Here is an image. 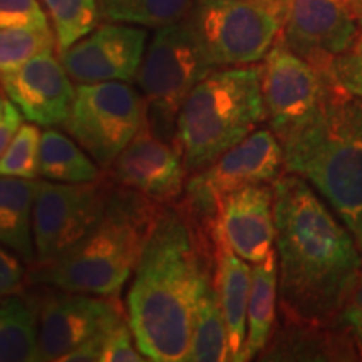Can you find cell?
<instances>
[{
  "label": "cell",
  "instance_id": "obj_36",
  "mask_svg": "<svg viewBox=\"0 0 362 362\" xmlns=\"http://www.w3.org/2000/svg\"><path fill=\"white\" fill-rule=\"evenodd\" d=\"M6 99H4V96H2V93H0V117L4 116V111H6Z\"/></svg>",
  "mask_w": 362,
  "mask_h": 362
},
{
  "label": "cell",
  "instance_id": "obj_9",
  "mask_svg": "<svg viewBox=\"0 0 362 362\" xmlns=\"http://www.w3.org/2000/svg\"><path fill=\"white\" fill-rule=\"evenodd\" d=\"M282 171L284 153L277 136L270 128L257 129L205 170L189 176L178 202L211 232L221 198L250 185L274 183Z\"/></svg>",
  "mask_w": 362,
  "mask_h": 362
},
{
  "label": "cell",
  "instance_id": "obj_29",
  "mask_svg": "<svg viewBox=\"0 0 362 362\" xmlns=\"http://www.w3.org/2000/svg\"><path fill=\"white\" fill-rule=\"evenodd\" d=\"M103 362H141L148 361L136 346L133 330L126 317L119 319L104 334Z\"/></svg>",
  "mask_w": 362,
  "mask_h": 362
},
{
  "label": "cell",
  "instance_id": "obj_8",
  "mask_svg": "<svg viewBox=\"0 0 362 362\" xmlns=\"http://www.w3.org/2000/svg\"><path fill=\"white\" fill-rule=\"evenodd\" d=\"M144 121V98L123 81L79 84L64 128L72 139L110 170Z\"/></svg>",
  "mask_w": 362,
  "mask_h": 362
},
{
  "label": "cell",
  "instance_id": "obj_4",
  "mask_svg": "<svg viewBox=\"0 0 362 362\" xmlns=\"http://www.w3.org/2000/svg\"><path fill=\"white\" fill-rule=\"evenodd\" d=\"M279 143L285 173L314 185L357 240L362 232V98L341 86L305 124Z\"/></svg>",
  "mask_w": 362,
  "mask_h": 362
},
{
  "label": "cell",
  "instance_id": "obj_33",
  "mask_svg": "<svg viewBox=\"0 0 362 362\" xmlns=\"http://www.w3.org/2000/svg\"><path fill=\"white\" fill-rule=\"evenodd\" d=\"M342 322L354 332L362 349V274L342 312Z\"/></svg>",
  "mask_w": 362,
  "mask_h": 362
},
{
  "label": "cell",
  "instance_id": "obj_21",
  "mask_svg": "<svg viewBox=\"0 0 362 362\" xmlns=\"http://www.w3.org/2000/svg\"><path fill=\"white\" fill-rule=\"evenodd\" d=\"M279 298L277 252L272 250L264 260L253 264L252 288L247 310V339L242 361L257 357L272 337L275 322V307Z\"/></svg>",
  "mask_w": 362,
  "mask_h": 362
},
{
  "label": "cell",
  "instance_id": "obj_15",
  "mask_svg": "<svg viewBox=\"0 0 362 362\" xmlns=\"http://www.w3.org/2000/svg\"><path fill=\"white\" fill-rule=\"evenodd\" d=\"M106 171L117 187L161 205H171L183 197L188 176L178 144L156 136L146 121Z\"/></svg>",
  "mask_w": 362,
  "mask_h": 362
},
{
  "label": "cell",
  "instance_id": "obj_23",
  "mask_svg": "<svg viewBox=\"0 0 362 362\" xmlns=\"http://www.w3.org/2000/svg\"><path fill=\"white\" fill-rule=\"evenodd\" d=\"M37 361V312L21 293L0 298V362Z\"/></svg>",
  "mask_w": 362,
  "mask_h": 362
},
{
  "label": "cell",
  "instance_id": "obj_11",
  "mask_svg": "<svg viewBox=\"0 0 362 362\" xmlns=\"http://www.w3.org/2000/svg\"><path fill=\"white\" fill-rule=\"evenodd\" d=\"M337 88L336 76L315 69L284 42L275 40L262 64V94L270 129L284 139L305 124Z\"/></svg>",
  "mask_w": 362,
  "mask_h": 362
},
{
  "label": "cell",
  "instance_id": "obj_39",
  "mask_svg": "<svg viewBox=\"0 0 362 362\" xmlns=\"http://www.w3.org/2000/svg\"><path fill=\"white\" fill-rule=\"evenodd\" d=\"M255 2H280V0H255Z\"/></svg>",
  "mask_w": 362,
  "mask_h": 362
},
{
  "label": "cell",
  "instance_id": "obj_26",
  "mask_svg": "<svg viewBox=\"0 0 362 362\" xmlns=\"http://www.w3.org/2000/svg\"><path fill=\"white\" fill-rule=\"evenodd\" d=\"M57 40V52L88 35L98 25L99 0H40Z\"/></svg>",
  "mask_w": 362,
  "mask_h": 362
},
{
  "label": "cell",
  "instance_id": "obj_7",
  "mask_svg": "<svg viewBox=\"0 0 362 362\" xmlns=\"http://www.w3.org/2000/svg\"><path fill=\"white\" fill-rule=\"evenodd\" d=\"M285 0H197L189 21L214 69L257 64L279 39Z\"/></svg>",
  "mask_w": 362,
  "mask_h": 362
},
{
  "label": "cell",
  "instance_id": "obj_25",
  "mask_svg": "<svg viewBox=\"0 0 362 362\" xmlns=\"http://www.w3.org/2000/svg\"><path fill=\"white\" fill-rule=\"evenodd\" d=\"M197 0H99V16L106 22H121L148 29L187 19Z\"/></svg>",
  "mask_w": 362,
  "mask_h": 362
},
{
  "label": "cell",
  "instance_id": "obj_31",
  "mask_svg": "<svg viewBox=\"0 0 362 362\" xmlns=\"http://www.w3.org/2000/svg\"><path fill=\"white\" fill-rule=\"evenodd\" d=\"M334 72L342 88L362 98V30L357 42L337 59Z\"/></svg>",
  "mask_w": 362,
  "mask_h": 362
},
{
  "label": "cell",
  "instance_id": "obj_3",
  "mask_svg": "<svg viewBox=\"0 0 362 362\" xmlns=\"http://www.w3.org/2000/svg\"><path fill=\"white\" fill-rule=\"evenodd\" d=\"M163 206L115 185L96 226L52 264L34 267L27 280L37 287L116 297L133 277Z\"/></svg>",
  "mask_w": 362,
  "mask_h": 362
},
{
  "label": "cell",
  "instance_id": "obj_24",
  "mask_svg": "<svg viewBox=\"0 0 362 362\" xmlns=\"http://www.w3.org/2000/svg\"><path fill=\"white\" fill-rule=\"evenodd\" d=\"M185 362L230 361V339L215 287L203 293L194 317L192 342Z\"/></svg>",
  "mask_w": 362,
  "mask_h": 362
},
{
  "label": "cell",
  "instance_id": "obj_14",
  "mask_svg": "<svg viewBox=\"0 0 362 362\" xmlns=\"http://www.w3.org/2000/svg\"><path fill=\"white\" fill-rule=\"evenodd\" d=\"M148 47L146 27L104 22L59 52L62 66L78 84L136 79Z\"/></svg>",
  "mask_w": 362,
  "mask_h": 362
},
{
  "label": "cell",
  "instance_id": "obj_20",
  "mask_svg": "<svg viewBox=\"0 0 362 362\" xmlns=\"http://www.w3.org/2000/svg\"><path fill=\"white\" fill-rule=\"evenodd\" d=\"M40 181L0 176V245L35 264L33 215Z\"/></svg>",
  "mask_w": 362,
  "mask_h": 362
},
{
  "label": "cell",
  "instance_id": "obj_6",
  "mask_svg": "<svg viewBox=\"0 0 362 362\" xmlns=\"http://www.w3.org/2000/svg\"><path fill=\"white\" fill-rule=\"evenodd\" d=\"M136 84L144 98V121L156 136L176 143V119L188 93L214 71L189 21L155 29Z\"/></svg>",
  "mask_w": 362,
  "mask_h": 362
},
{
  "label": "cell",
  "instance_id": "obj_32",
  "mask_svg": "<svg viewBox=\"0 0 362 362\" xmlns=\"http://www.w3.org/2000/svg\"><path fill=\"white\" fill-rule=\"evenodd\" d=\"M25 262L16 252L0 247V298L22 292L27 280Z\"/></svg>",
  "mask_w": 362,
  "mask_h": 362
},
{
  "label": "cell",
  "instance_id": "obj_1",
  "mask_svg": "<svg viewBox=\"0 0 362 362\" xmlns=\"http://www.w3.org/2000/svg\"><path fill=\"white\" fill-rule=\"evenodd\" d=\"M279 305L293 324L342 322L362 255L351 230L334 218L309 181L282 175L274 181Z\"/></svg>",
  "mask_w": 362,
  "mask_h": 362
},
{
  "label": "cell",
  "instance_id": "obj_22",
  "mask_svg": "<svg viewBox=\"0 0 362 362\" xmlns=\"http://www.w3.org/2000/svg\"><path fill=\"white\" fill-rule=\"evenodd\" d=\"M39 171L44 180L57 183H89L101 178L96 161L78 143L52 128L40 134Z\"/></svg>",
  "mask_w": 362,
  "mask_h": 362
},
{
  "label": "cell",
  "instance_id": "obj_38",
  "mask_svg": "<svg viewBox=\"0 0 362 362\" xmlns=\"http://www.w3.org/2000/svg\"><path fill=\"white\" fill-rule=\"evenodd\" d=\"M357 243H359V247H361V250H362V232H361L359 237H357Z\"/></svg>",
  "mask_w": 362,
  "mask_h": 362
},
{
  "label": "cell",
  "instance_id": "obj_10",
  "mask_svg": "<svg viewBox=\"0 0 362 362\" xmlns=\"http://www.w3.org/2000/svg\"><path fill=\"white\" fill-rule=\"evenodd\" d=\"M112 188L110 178L89 183L40 181L33 215V267L52 264L83 240L103 218Z\"/></svg>",
  "mask_w": 362,
  "mask_h": 362
},
{
  "label": "cell",
  "instance_id": "obj_12",
  "mask_svg": "<svg viewBox=\"0 0 362 362\" xmlns=\"http://www.w3.org/2000/svg\"><path fill=\"white\" fill-rule=\"evenodd\" d=\"M42 288V296L30 297L37 312V361H62L99 330L124 317L115 297Z\"/></svg>",
  "mask_w": 362,
  "mask_h": 362
},
{
  "label": "cell",
  "instance_id": "obj_19",
  "mask_svg": "<svg viewBox=\"0 0 362 362\" xmlns=\"http://www.w3.org/2000/svg\"><path fill=\"white\" fill-rule=\"evenodd\" d=\"M215 242L214 287L230 339V361H242L247 339V310L252 288V269L211 230Z\"/></svg>",
  "mask_w": 362,
  "mask_h": 362
},
{
  "label": "cell",
  "instance_id": "obj_34",
  "mask_svg": "<svg viewBox=\"0 0 362 362\" xmlns=\"http://www.w3.org/2000/svg\"><path fill=\"white\" fill-rule=\"evenodd\" d=\"M22 112L17 110V106L12 101L6 103V111L4 116L0 117V156L4 155L8 143L12 141L13 134L17 133V129L22 126Z\"/></svg>",
  "mask_w": 362,
  "mask_h": 362
},
{
  "label": "cell",
  "instance_id": "obj_17",
  "mask_svg": "<svg viewBox=\"0 0 362 362\" xmlns=\"http://www.w3.org/2000/svg\"><path fill=\"white\" fill-rule=\"evenodd\" d=\"M214 232L240 259L259 264L274 250V187L250 185L221 198Z\"/></svg>",
  "mask_w": 362,
  "mask_h": 362
},
{
  "label": "cell",
  "instance_id": "obj_16",
  "mask_svg": "<svg viewBox=\"0 0 362 362\" xmlns=\"http://www.w3.org/2000/svg\"><path fill=\"white\" fill-rule=\"evenodd\" d=\"M0 88L30 123L54 128L69 117L76 88L54 51L0 74Z\"/></svg>",
  "mask_w": 362,
  "mask_h": 362
},
{
  "label": "cell",
  "instance_id": "obj_28",
  "mask_svg": "<svg viewBox=\"0 0 362 362\" xmlns=\"http://www.w3.org/2000/svg\"><path fill=\"white\" fill-rule=\"evenodd\" d=\"M40 129L37 124L27 123L17 129L12 141L0 156V176L12 178L37 180L39 171V149Z\"/></svg>",
  "mask_w": 362,
  "mask_h": 362
},
{
  "label": "cell",
  "instance_id": "obj_30",
  "mask_svg": "<svg viewBox=\"0 0 362 362\" xmlns=\"http://www.w3.org/2000/svg\"><path fill=\"white\" fill-rule=\"evenodd\" d=\"M49 25L40 0H0V30Z\"/></svg>",
  "mask_w": 362,
  "mask_h": 362
},
{
  "label": "cell",
  "instance_id": "obj_27",
  "mask_svg": "<svg viewBox=\"0 0 362 362\" xmlns=\"http://www.w3.org/2000/svg\"><path fill=\"white\" fill-rule=\"evenodd\" d=\"M54 49L57 40L51 25L0 30V74Z\"/></svg>",
  "mask_w": 362,
  "mask_h": 362
},
{
  "label": "cell",
  "instance_id": "obj_37",
  "mask_svg": "<svg viewBox=\"0 0 362 362\" xmlns=\"http://www.w3.org/2000/svg\"><path fill=\"white\" fill-rule=\"evenodd\" d=\"M357 22H359V27H361V30H362V11L357 13Z\"/></svg>",
  "mask_w": 362,
  "mask_h": 362
},
{
  "label": "cell",
  "instance_id": "obj_35",
  "mask_svg": "<svg viewBox=\"0 0 362 362\" xmlns=\"http://www.w3.org/2000/svg\"><path fill=\"white\" fill-rule=\"evenodd\" d=\"M346 2L349 4V7L352 8V12H354L356 17H357V13L362 11V0H346Z\"/></svg>",
  "mask_w": 362,
  "mask_h": 362
},
{
  "label": "cell",
  "instance_id": "obj_5",
  "mask_svg": "<svg viewBox=\"0 0 362 362\" xmlns=\"http://www.w3.org/2000/svg\"><path fill=\"white\" fill-rule=\"evenodd\" d=\"M267 119L262 64L220 67L189 90L176 119L188 175L205 170Z\"/></svg>",
  "mask_w": 362,
  "mask_h": 362
},
{
  "label": "cell",
  "instance_id": "obj_13",
  "mask_svg": "<svg viewBox=\"0 0 362 362\" xmlns=\"http://www.w3.org/2000/svg\"><path fill=\"white\" fill-rule=\"evenodd\" d=\"M280 37L320 72L334 66L361 37L356 13L346 0H285Z\"/></svg>",
  "mask_w": 362,
  "mask_h": 362
},
{
  "label": "cell",
  "instance_id": "obj_2",
  "mask_svg": "<svg viewBox=\"0 0 362 362\" xmlns=\"http://www.w3.org/2000/svg\"><path fill=\"white\" fill-rule=\"evenodd\" d=\"M215 242L180 202L163 206L128 292V322L148 361L180 362L203 293L214 285Z\"/></svg>",
  "mask_w": 362,
  "mask_h": 362
},
{
  "label": "cell",
  "instance_id": "obj_18",
  "mask_svg": "<svg viewBox=\"0 0 362 362\" xmlns=\"http://www.w3.org/2000/svg\"><path fill=\"white\" fill-rule=\"evenodd\" d=\"M264 361H359L362 349L354 332L336 325L287 322L260 352Z\"/></svg>",
  "mask_w": 362,
  "mask_h": 362
}]
</instances>
